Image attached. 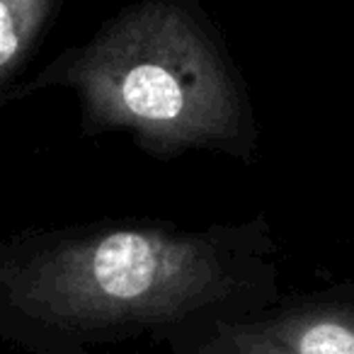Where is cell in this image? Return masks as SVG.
<instances>
[{
	"label": "cell",
	"mask_w": 354,
	"mask_h": 354,
	"mask_svg": "<svg viewBox=\"0 0 354 354\" xmlns=\"http://www.w3.org/2000/svg\"><path fill=\"white\" fill-rule=\"evenodd\" d=\"M277 279L262 221L88 223L0 241V315L73 352L267 308Z\"/></svg>",
	"instance_id": "6da1fadb"
},
{
	"label": "cell",
	"mask_w": 354,
	"mask_h": 354,
	"mask_svg": "<svg viewBox=\"0 0 354 354\" xmlns=\"http://www.w3.org/2000/svg\"><path fill=\"white\" fill-rule=\"evenodd\" d=\"M49 88L75 95L88 136L124 131L162 160L187 151L241 160L255 153L243 80L192 0L131 3L17 85L15 100Z\"/></svg>",
	"instance_id": "7a4b0ae2"
},
{
	"label": "cell",
	"mask_w": 354,
	"mask_h": 354,
	"mask_svg": "<svg viewBox=\"0 0 354 354\" xmlns=\"http://www.w3.org/2000/svg\"><path fill=\"white\" fill-rule=\"evenodd\" d=\"M170 339L175 354H354V299L272 304L207 320Z\"/></svg>",
	"instance_id": "3957f363"
},
{
	"label": "cell",
	"mask_w": 354,
	"mask_h": 354,
	"mask_svg": "<svg viewBox=\"0 0 354 354\" xmlns=\"http://www.w3.org/2000/svg\"><path fill=\"white\" fill-rule=\"evenodd\" d=\"M61 0H0V109L15 100L20 75L37 54Z\"/></svg>",
	"instance_id": "277c9868"
}]
</instances>
